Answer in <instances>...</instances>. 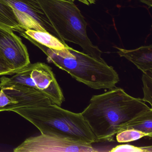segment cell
<instances>
[{
  "instance_id": "obj_6",
  "label": "cell",
  "mask_w": 152,
  "mask_h": 152,
  "mask_svg": "<svg viewBox=\"0 0 152 152\" xmlns=\"http://www.w3.org/2000/svg\"><path fill=\"white\" fill-rule=\"evenodd\" d=\"M91 143L41 134L30 137L14 148V152H97Z\"/></svg>"
},
{
  "instance_id": "obj_3",
  "label": "cell",
  "mask_w": 152,
  "mask_h": 152,
  "mask_svg": "<svg viewBox=\"0 0 152 152\" xmlns=\"http://www.w3.org/2000/svg\"><path fill=\"white\" fill-rule=\"evenodd\" d=\"M34 125L41 134L92 143L98 142L81 113L55 104L18 107L12 110Z\"/></svg>"
},
{
  "instance_id": "obj_1",
  "label": "cell",
  "mask_w": 152,
  "mask_h": 152,
  "mask_svg": "<svg viewBox=\"0 0 152 152\" xmlns=\"http://www.w3.org/2000/svg\"><path fill=\"white\" fill-rule=\"evenodd\" d=\"M81 113L97 142H113L115 134L152 116V107L120 88L91 97Z\"/></svg>"
},
{
  "instance_id": "obj_7",
  "label": "cell",
  "mask_w": 152,
  "mask_h": 152,
  "mask_svg": "<svg viewBox=\"0 0 152 152\" xmlns=\"http://www.w3.org/2000/svg\"><path fill=\"white\" fill-rule=\"evenodd\" d=\"M10 6L25 30L47 31L56 37L54 28L39 0H1Z\"/></svg>"
},
{
  "instance_id": "obj_10",
  "label": "cell",
  "mask_w": 152,
  "mask_h": 152,
  "mask_svg": "<svg viewBox=\"0 0 152 152\" xmlns=\"http://www.w3.org/2000/svg\"><path fill=\"white\" fill-rule=\"evenodd\" d=\"M115 48L120 56L130 61L143 73L152 72V45L141 46L133 50Z\"/></svg>"
},
{
  "instance_id": "obj_14",
  "label": "cell",
  "mask_w": 152,
  "mask_h": 152,
  "mask_svg": "<svg viewBox=\"0 0 152 152\" xmlns=\"http://www.w3.org/2000/svg\"><path fill=\"white\" fill-rule=\"evenodd\" d=\"M143 83L144 97L142 100L152 106V72L143 73L142 77Z\"/></svg>"
},
{
  "instance_id": "obj_18",
  "label": "cell",
  "mask_w": 152,
  "mask_h": 152,
  "mask_svg": "<svg viewBox=\"0 0 152 152\" xmlns=\"http://www.w3.org/2000/svg\"><path fill=\"white\" fill-rule=\"evenodd\" d=\"M66 1L74 2L75 0H66ZM77 1L83 3L85 5H87V6H89V5L94 4L96 3V0H77Z\"/></svg>"
},
{
  "instance_id": "obj_17",
  "label": "cell",
  "mask_w": 152,
  "mask_h": 152,
  "mask_svg": "<svg viewBox=\"0 0 152 152\" xmlns=\"http://www.w3.org/2000/svg\"><path fill=\"white\" fill-rule=\"evenodd\" d=\"M15 69L0 50V75H12Z\"/></svg>"
},
{
  "instance_id": "obj_15",
  "label": "cell",
  "mask_w": 152,
  "mask_h": 152,
  "mask_svg": "<svg viewBox=\"0 0 152 152\" xmlns=\"http://www.w3.org/2000/svg\"><path fill=\"white\" fill-rule=\"evenodd\" d=\"M112 152H152V146L137 147L130 145H121L112 148Z\"/></svg>"
},
{
  "instance_id": "obj_9",
  "label": "cell",
  "mask_w": 152,
  "mask_h": 152,
  "mask_svg": "<svg viewBox=\"0 0 152 152\" xmlns=\"http://www.w3.org/2000/svg\"><path fill=\"white\" fill-rule=\"evenodd\" d=\"M0 50L15 69V73L31 64L26 46L13 31L0 26Z\"/></svg>"
},
{
  "instance_id": "obj_20",
  "label": "cell",
  "mask_w": 152,
  "mask_h": 152,
  "mask_svg": "<svg viewBox=\"0 0 152 152\" xmlns=\"http://www.w3.org/2000/svg\"><path fill=\"white\" fill-rule=\"evenodd\" d=\"M3 111H10V109L8 107H2L0 108V112H3Z\"/></svg>"
},
{
  "instance_id": "obj_8",
  "label": "cell",
  "mask_w": 152,
  "mask_h": 152,
  "mask_svg": "<svg viewBox=\"0 0 152 152\" xmlns=\"http://www.w3.org/2000/svg\"><path fill=\"white\" fill-rule=\"evenodd\" d=\"M51 104L46 96L24 86L13 85L1 88L0 90V108L8 107L10 111L18 107Z\"/></svg>"
},
{
  "instance_id": "obj_11",
  "label": "cell",
  "mask_w": 152,
  "mask_h": 152,
  "mask_svg": "<svg viewBox=\"0 0 152 152\" xmlns=\"http://www.w3.org/2000/svg\"><path fill=\"white\" fill-rule=\"evenodd\" d=\"M22 33L27 35L42 45L53 49L60 50L64 48L67 45L65 42H63L47 31L27 30L19 33Z\"/></svg>"
},
{
  "instance_id": "obj_16",
  "label": "cell",
  "mask_w": 152,
  "mask_h": 152,
  "mask_svg": "<svg viewBox=\"0 0 152 152\" xmlns=\"http://www.w3.org/2000/svg\"><path fill=\"white\" fill-rule=\"evenodd\" d=\"M131 129L138 130L148 134L150 137H152V116L138 123Z\"/></svg>"
},
{
  "instance_id": "obj_2",
  "label": "cell",
  "mask_w": 152,
  "mask_h": 152,
  "mask_svg": "<svg viewBox=\"0 0 152 152\" xmlns=\"http://www.w3.org/2000/svg\"><path fill=\"white\" fill-rule=\"evenodd\" d=\"M39 48L52 63L68 73L73 78L94 89H111L115 88L119 77L113 66L106 62L80 52L68 45L60 50L42 45L24 34H20Z\"/></svg>"
},
{
  "instance_id": "obj_19",
  "label": "cell",
  "mask_w": 152,
  "mask_h": 152,
  "mask_svg": "<svg viewBox=\"0 0 152 152\" xmlns=\"http://www.w3.org/2000/svg\"><path fill=\"white\" fill-rule=\"evenodd\" d=\"M140 2L148 6L150 8L152 7V0H139Z\"/></svg>"
},
{
  "instance_id": "obj_5",
  "label": "cell",
  "mask_w": 152,
  "mask_h": 152,
  "mask_svg": "<svg viewBox=\"0 0 152 152\" xmlns=\"http://www.w3.org/2000/svg\"><path fill=\"white\" fill-rule=\"evenodd\" d=\"M13 85L33 89L47 96L52 104L59 106L65 100L52 69L45 63L30 64L10 77L0 78V89Z\"/></svg>"
},
{
  "instance_id": "obj_12",
  "label": "cell",
  "mask_w": 152,
  "mask_h": 152,
  "mask_svg": "<svg viewBox=\"0 0 152 152\" xmlns=\"http://www.w3.org/2000/svg\"><path fill=\"white\" fill-rule=\"evenodd\" d=\"M0 26L19 33L25 30L13 9L1 0H0Z\"/></svg>"
},
{
  "instance_id": "obj_13",
  "label": "cell",
  "mask_w": 152,
  "mask_h": 152,
  "mask_svg": "<svg viewBox=\"0 0 152 152\" xmlns=\"http://www.w3.org/2000/svg\"><path fill=\"white\" fill-rule=\"evenodd\" d=\"M145 137H149L148 134L135 129H130L120 132L116 134V139L119 143H127L138 140Z\"/></svg>"
},
{
  "instance_id": "obj_4",
  "label": "cell",
  "mask_w": 152,
  "mask_h": 152,
  "mask_svg": "<svg viewBox=\"0 0 152 152\" xmlns=\"http://www.w3.org/2000/svg\"><path fill=\"white\" fill-rule=\"evenodd\" d=\"M50 21L56 37L63 42L80 46L83 52L101 61L102 51L92 44L87 32L88 23L73 2L66 0H39Z\"/></svg>"
}]
</instances>
